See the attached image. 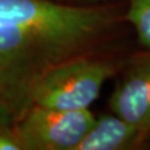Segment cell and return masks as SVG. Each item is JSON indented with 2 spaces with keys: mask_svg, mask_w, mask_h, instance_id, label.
Returning a JSON list of instances; mask_svg holds the SVG:
<instances>
[{
  "mask_svg": "<svg viewBox=\"0 0 150 150\" xmlns=\"http://www.w3.org/2000/svg\"><path fill=\"white\" fill-rule=\"evenodd\" d=\"M119 25L120 12L109 5L0 0V123L21 117L49 70L96 54Z\"/></svg>",
  "mask_w": 150,
  "mask_h": 150,
  "instance_id": "cell-1",
  "label": "cell"
},
{
  "mask_svg": "<svg viewBox=\"0 0 150 150\" xmlns=\"http://www.w3.org/2000/svg\"><path fill=\"white\" fill-rule=\"evenodd\" d=\"M120 64L95 54L66 61L49 70L33 88L29 107L57 110L89 109L105 82L112 77Z\"/></svg>",
  "mask_w": 150,
  "mask_h": 150,
  "instance_id": "cell-2",
  "label": "cell"
},
{
  "mask_svg": "<svg viewBox=\"0 0 150 150\" xmlns=\"http://www.w3.org/2000/svg\"><path fill=\"white\" fill-rule=\"evenodd\" d=\"M89 109L31 106L12 125L22 150H76L95 121Z\"/></svg>",
  "mask_w": 150,
  "mask_h": 150,
  "instance_id": "cell-3",
  "label": "cell"
},
{
  "mask_svg": "<svg viewBox=\"0 0 150 150\" xmlns=\"http://www.w3.org/2000/svg\"><path fill=\"white\" fill-rule=\"evenodd\" d=\"M109 105L112 113L134 126L147 140L150 134V50L131 60Z\"/></svg>",
  "mask_w": 150,
  "mask_h": 150,
  "instance_id": "cell-4",
  "label": "cell"
},
{
  "mask_svg": "<svg viewBox=\"0 0 150 150\" xmlns=\"http://www.w3.org/2000/svg\"><path fill=\"white\" fill-rule=\"evenodd\" d=\"M145 141L134 126L112 113L95 119L76 150H128Z\"/></svg>",
  "mask_w": 150,
  "mask_h": 150,
  "instance_id": "cell-5",
  "label": "cell"
},
{
  "mask_svg": "<svg viewBox=\"0 0 150 150\" xmlns=\"http://www.w3.org/2000/svg\"><path fill=\"white\" fill-rule=\"evenodd\" d=\"M123 19L132 26L140 45L150 50V0H129Z\"/></svg>",
  "mask_w": 150,
  "mask_h": 150,
  "instance_id": "cell-6",
  "label": "cell"
},
{
  "mask_svg": "<svg viewBox=\"0 0 150 150\" xmlns=\"http://www.w3.org/2000/svg\"><path fill=\"white\" fill-rule=\"evenodd\" d=\"M0 150H22L15 129L10 125L0 123Z\"/></svg>",
  "mask_w": 150,
  "mask_h": 150,
  "instance_id": "cell-7",
  "label": "cell"
},
{
  "mask_svg": "<svg viewBox=\"0 0 150 150\" xmlns=\"http://www.w3.org/2000/svg\"><path fill=\"white\" fill-rule=\"evenodd\" d=\"M75 2H78V5H92V2L100 1V0H74Z\"/></svg>",
  "mask_w": 150,
  "mask_h": 150,
  "instance_id": "cell-8",
  "label": "cell"
}]
</instances>
